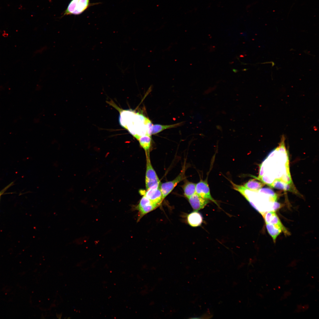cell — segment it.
<instances>
[{"label":"cell","mask_w":319,"mask_h":319,"mask_svg":"<svg viewBox=\"0 0 319 319\" xmlns=\"http://www.w3.org/2000/svg\"><path fill=\"white\" fill-rule=\"evenodd\" d=\"M263 216L266 223L277 225L281 228L282 232L286 235H290V232L282 224L275 211H268L265 213Z\"/></svg>","instance_id":"cell-8"},{"label":"cell","mask_w":319,"mask_h":319,"mask_svg":"<svg viewBox=\"0 0 319 319\" xmlns=\"http://www.w3.org/2000/svg\"><path fill=\"white\" fill-rule=\"evenodd\" d=\"M159 206L158 204L152 203L145 206L139 209L138 210L139 211V213L137 222L139 221L141 218L146 214L155 209Z\"/></svg>","instance_id":"cell-15"},{"label":"cell","mask_w":319,"mask_h":319,"mask_svg":"<svg viewBox=\"0 0 319 319\" xmlns=\"http://www.w3.org/2000/svg\"><path fill=\"white\" fill-rule=\"evenodd\" d=\"M284 137H282L279 146L274 149L260 164L257 180L269 186L275 180H280L293 185L289 167L288 153Z\"/></svg>","instance_id":"cell-1"},{"label":"cell","mask_w":319,"mask_h":319,"mask_svg":"<svg viewBox=\"0 0 319 319\" xmlns=\"http://www.w3.org/2000/svg\"><path fill=\"white\" fill-rule=\"evenodd\" d=\"M256 179H250L245 183L243 186L249 190L253 191H258L262 188L264 184Z\"/></svg>","instance_id":"cell-11"},{"label":"cell","mask_w":319,"mask_h":319,"mask_svg":"<svg viewBox=\"0 0 319 319\" xmlns=\"http://www.w3.org/2000/svg\"><path fill=\"white\" fill-rule=\"evenodd\" d=\"M266 224L268 232L275 242L277 237L282 232L281 229L277 225L268 223Z\"/></svg>","instance_id":"cell-12"},{"label":"cell","mask_w":319,"mask_h":319,"mask_svg":"<svg viewBox=\"0 0 319 319\" xmlns=\"http://www.w3.org/2000/svg\"><path fill=\"white\" fill-rule=\"evenodd\" d=\"M281 207V204L277 201L274 203L272 211H276Z\"/></svg>","instance_id":"cell-18"},{"label":"cell","mask_w":319,"mask_h":319,"mask_svg":"<svg viewBox=\"0 0 319 319\" xmlns=\"http://www.w3.org/2000/svg\"><path fill=\"white\" fill-rule=\"evenodd\" d=\"M185 169L182 171L180 173L174 180L160 184V187L163 199L173 190L177 184L185 178Z\"/></svg>","instance_id":"cell-5"},{"label":"cell","mask_w":319,"mask_h":319,"mask_svg":"<svg viewBox=\"0 0 319 319\" xmlns=\"http://www.w3.org/2000/svg\"><path fill=\"white\" fill-rule=\"evenodd\" d=\"M187 221L191 226L197 227L201 224L203 222V217L198 211H194L188 215Z\"/></svg>","instance_id":"cell-10"},{"label":"cell","mask_w":319,"mask_h":319,"mask_svg":"<svg viewBox=\"0 0 319 319\" xmlns=\"http://www.w3.org/2000/svg\"><path fill=\"white\" fill-rule=\"evenodd\" d=\"M160 185L154 186L147 190L143 195L153 203L159 205L164 199Z\"/></svg>","instance_id":"cell-7"},{"label":"cell","mask_w":319,"mask_h":319,"mask_svg":"<svg viewBox=\"0 0 319 319\" xmlns=\"http://www.w3.org/2000/svg\"><path fill=\"white\" fill-rule=\"evenodd\" d=\"M196 184L188 181L183 186L184 194L188 198L196 193Z\"/></svg>","instance_id":"cell-14"},{"label":"cell","mask_w":319,"mask_h":319,"mask_svg":"<svg viewBox=\"0 0 319 319\" xmlns=\"http://www.w3.org/2000/svg\"><path fill=\"white\" fill-rule=\"evenodd\" d=\"M90 0H71L64 11L63 16L80 14L91 6Z\"/></svg>","instance_id":"cell-3"},{"label":"cell","mask_w":319,"mask_h":319,"mask_svg":"<svg viewBox=\"0 0 319 319\" xmlns=\"http://www.w3.org/2000/svg\"><path fill=\"white\" fill-rule=\"evenodd\" d=\"M112 105L120 113V125L137 140L151 133L152 124L148 118L132 110L122 109L113 103Z\"/></svg>","instance_id":"cell-2"},{"label":"cell","mask_w":319,"mask_h":319,"mask_svg":"<svg viewBox=\"0 0 319 319\" xmlns=\"http://www.w3.org/2000/svg\"><path fill=\"white\" fill-rule=\"evenodd\" d=\"M146 156V171L145 184L146 190L160 184V181L152 165L149 152H145Z\"/></svg>","instance_id":"cell-4"},{"label":"cell","mask_w":319,"mask_h":319,"mask_svg":"<svg viewBox=\"0 0 319 319\" xmlns=\"http://www.w3.org/2000/svg\"><path fill=\"white\" fill-rule=\"evenodd\" d=\"M182 123V122H181L168 125H162L159 124L152 125V135L157 134L166 129L176 127L181 125Z\"/></svg>","instance_id":"cell-13"},{"label":"cell","mask_w":319,"mask_h":319,"mask_svg":"<svg viewBox=\"0 0 319 319\" xmlns=\"http://www.w3.org/2000/svg\"><path fill=\"white\" fill-rule=\"evenodd\" d=\"M196 193L202 198L210 200L218 205L211 194L207 179L201 180L196 184Z\"/></svg>","instance_id":"cell-6"},{"label":"cell","mask_w":319,"mask_h":319,"mask_svg":"<svg viewBox=\"0 0 319 319\" xmlns=\"http://www.w3.org/2000/svg\"><path fill=\"white\" fill-rule=\"evenodd\" d=\"M188 199L194 211H198L203 209L209 202V200L202 198L196 193Z\"/></svg>","instance_id":"cell-9"},{"label":"cell","mask_w":319,"mask_h":319,"mask_svg":"<svg viewBox=\"0 0 319 319\" xmlns=\"http://www.w3.org/2000/svg\"><path fill=\"white\" fill-rule=\"evenodd\" d=\"M138 140L141 146L144 150L145 152H149L151 145V136L145 135L140 137Z\"/></svg>","instance_id":"cell-16"},{"label":"cell","mask_w":319,"mask_h":319,"mask_svg":"<svg viewBox=\"0 0 319 319\" xmlns=\"http://www.w3.org/2000/svg\"><path fill=\"white\" fill-rule=\"evenodd\" d=\"M153 203L144 195H143L139 204L132 207L133 210H138L140 208L148 205Z\"/></svg>","instance_id":"cell-17"},{"label":"cell","mask_w":319,"mask_h":319,"mask_svg":"<svg viewBox=\"0 0 319 319\" xmlns=\"http://www.w3.org/2000/svg\"><path fill=\"white\" fill-rule=\"evenodd\" d=\"M47 49V47L45 46L43 47V48H40L38 50L36 51L35 52V53H41L45 51Z\"/></svg>","instance_id":"cell-19"}]
</instances>
